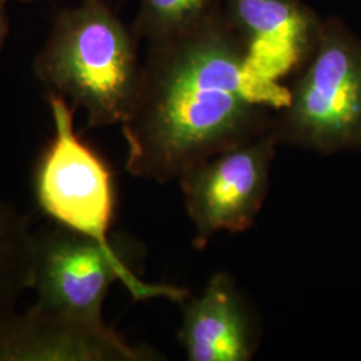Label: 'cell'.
<instances>
[{
    "label": "cell",
    "instance_id": "3957f363",
    "mask_svg": "<svg viewBox=\"0 0 361 361\" xmlns=\"http://www.w3.org/2000/svg\"><path fill=\"white\" fill-rule=\"evenodd\" d=\"M276 113L280 146L322 154L361 149V43L338 22H323L310 56Z\"/></svg>",
    "mask_w": 361,
    "mask_h": 361
},
{
    "label": "cell",
    "instance_id": "7a4b0ae2",
    "mask_svg": "<svg viewBox=\"0 0 361 361\" xmlns=\"http://www.w3.org/2000/svg\"><path fill=\"white\" fill-rule=\"evenodd\" d=\"M141 71L135 35L104 0H83L59 13L34 61V73L49 94L83 110L94 129L129 121Z\"/></svg>",
    "mask_w": 361,
    "mask_h": 361
},
{
    "label": "cell",
    "instance_id": "ba28073f",
    "mask_svg": "<svg viewBox=\"0 0 361 361\" xmlns=\"http://www.w3.org/2000/svg\"><path fill=\"white\" fill-rule=\"evenodd\" d=\"M161 359L131 345L104 322L66 316L34 304L0 329V361H146Z\"/></svg>",
    "mask_w": 361,
    "mask_h": 361
},
{
    "label": "cell",
    "instance_id": "8992f818",
    "mask_svg": "<svg viewBox=\"0 0 361 361\" xmlns=\"http://www.w3.org/2000/svg\"><path fill=\"white\" fill-rule=\"evenodd\" d=\"M271 130L212 155L180 177L183 204L194 228L193 245L207 247L214 234L249 231L265 204L277 147Z\"/></svg>",
    "mask_w": 361,
    "mask_h": 361
},
{
    "label": "cell",
    "instance_id": "8fae6325",
    "mask_svg": "<svg viewBox=\"0 0 361 361\" xmlns=\"http://www.w3.org/2000/svg\"><path fill=\"white\" fill-rule=\"evenodd\" d=\"M222 0H140L135 37L154 42L193 26Z\"/></svg>",
    "mask_w": 361,
    "mask_h": 361
},
{
    "label": "cell",
    "instance_id": "277c9868",
    "mask_svg": "<svg viewBox=\"0 0 361 361\" xmlns=\"http://www.w3.org/2000/svg\"><path fill=\"white\" fill-rule=\"evenodd\" d=\"M116 281L135 300L166 298L180 304L189 297L183 288L142 281L116 245H104L58 224L34 232L31 290L39 307L99 323L104 298Z\"/></svg>",
    "mask_w": 361,
    "mask_h": 361
},
{
    "label": "cell",
    "instance_id": "9c48e42d",
    "mask_svg": "<svg viewBox=\"0 0 361 361\" xmlns=\"http://www.w3.org/2000/svg\"><path fill=\"white\" fill-rule=\"evenodd\" d=\"M178 338L189 361H250L257 326L232 276L219 271L200 296L182 302Z\"/></svg>",
    "mask_w": 361,
    "mask_h": 361
},
{
    "label": "cell",
    "instance_id": "52a82bcc",
    "mask_svg": "<svg viewBox=\"0 0 361 361\" xmlns=\"http://www.w3.org/2000/svg\"><path fill=\"white\" fill-rule=\"evenodd\" d=\"M222 6L245 42L249 75L279 111L288 102L281 80L304 65L323 22L301 0H222Z\"/></svg>",
    "mask_w": 361,
    "mask_h": 361
},
{
    "label": "cell",
    "instance_id": "30bf717a",
    "mask_svg": "<svg viewBox=\"0 0 361 361\" xmlns=\"http://www.w3.org/2000/svg\"><path fill=\"white\" fill-rule=\"evenodd\" d=\"M30 216L0 202V329L16 314V305L32 286V238Z\"/></svg>",
    "mask_w": 361,
    "mask_h": 361
},
{
    "label": "cell",
    "instance_id": "5b68a950",
    "mask_svg": "<svg viewBox=\"0 0 361 361\" xmlns=\"http://www.w3.org/2000/svg\"><path fill=\"white\" fill-rule=\"evenodd\" d=\"M47 101L54 138L35 170L39 207L55 224L114 245L109 235L116 209L113 174L101 155L78 135L68 101L56 94H49Z\"/></svg>",
    "mask_w": 361,
    "mask_h": 361
},
{
    "label": "cell",
    "instance_id": "7c38bea8",
    "mask_svg": "<svg viewBox=\"0 0 361 361\" xmlns=\"http://www.w3.org/2000/svg\"><path fill=\"white\" fill-rule=\"evenodd\" d=\"M6 34H7V20H6L4 8H3V0H0V47L4 42Z\"/></svg>",
    "mask_w": 361,
    "mask_h": 361
},
{
    "label": "cell",
    "instance_id": "6da1fadb",
    "mask_svg": "<svg viewBox=\"0 0 361 361\" xmlns=\"http://www.w3.org/2000/svg\"><path fill=\"white\" fill-rule=\"evenodd\" d=\"M277 110L247 71L243 35L222 1L193 26L150 42L123 123L130 176L155 183L273 130Z\"/></svg>",
    "mask_w": 361,
    "mask_h": 361
}]
</instances>
